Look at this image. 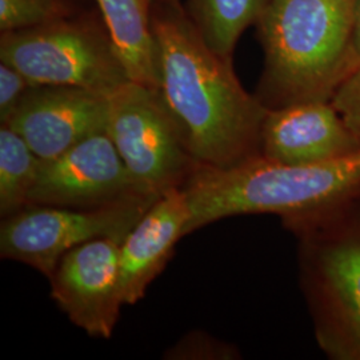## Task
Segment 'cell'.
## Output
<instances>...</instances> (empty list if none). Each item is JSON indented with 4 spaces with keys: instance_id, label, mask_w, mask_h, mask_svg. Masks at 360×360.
Returning a JSON list of instances; mask_svg holds the SVG:
<instances>
[{
    "instance_id": "cell-5",
    "label": "cell",
    "mask_w": 360,
    "mask_h": 360,
    "mask_svg": "<svg viewBox=\"0 0 360 360\" xmlns=\"http://www.w3.org/2000/svg\"><path fill=\"white\" fill-rule=\"evenodd\" d=\"M0 62L34 86H70L110 96L129 82L105 25L65 18L47 26L1 32Z\"/></svg>"
},
{
    "instance_id": "cell-15",
    "label": "cell",
    "mask_w": 360,
    "mask_h": 360,
    "mask_svg": "<svg viewBox=\"0 0 360 360\" xmlns=\"http://www.w3.org/2000/svg\"><path fill=\"white\" fill-rule=\"evenodd\" d=\"M41 159L8 126L0 129V215L7 218L28 206Z\"/></svg>"
},
{
    "instance_id": "cell-17",
    "label": "cell",
    "mask_w": 360,
    "mask_h": 360,
    "mask_svg": "<svg viewBox=\"0 0 360 360\" xmlns=\"http://www.w3.org/2000/svg\"><path fill=\"white\" fill-rule=\"evenodd\" d=\"M166 359L229 360L239 359V349L202 331L184 335L165 354Z\"/></svg>"
},
{
    "instance_id": "cell-2",
    "label": "cell",
    "mask_w": 360,
    "mask_h": 360,
    "mask_svg": "<svg viewBox=\"0 0 360 360\" xmlns=\"http://www.w3.org/2000/svg\"><path fill=\"white\" fill-rule=\"evenodd\" d=\"M257 25L264 51L257 98L267 110L331 101L359 65L355 0H270Z\"/></svg>"
},
{
    "instance_id": "cell-18",
    "label": "cell",
    "mask_w": 360,
    "mask_h": 360,
    "mask_svg": "<svg viewBox=\"0 0 360 360\" xmlns=\"http://www.w3.org/2000/svg\"><path fill=\"white\" fill-rule=\"evenodd\" d=\"M331 103L343 117L348 129L360 139V63L339 84Z\"/></svg>"
},
{
    "instance_id": "cell-1",
    "label": "cell",
    "mask_w": 360,
    "mask_h": 360,
    "mask_svg": "<svg viewBox=\"0 0 360 360\" xmlns=\"http://www.w3.org/2000/svg\"><path fill=\"white\" fill-rule=\"evenodd\" d=\"M159 92L199 166L230 168L262 155L267 108L243 89L231 59L212 51L175 3L153 4Z\"/></svg>"
},
{
    "instance_id": "cell-16",
    "label": "cell",
    "mask_w": 360,
    "mask_h": 360,
    "mask_svg": "<svg viewBox=\"0 0 360 360\" xmlns=\"http://www.w3.org/2000/svg\"><path fill=\"white\" fill-rule=\"evenodd\" d=\"M71 15V6L65 0H0V31L47 26Z\"/></svg>"
},
{
    "instance_id": "cell-21",
    "label": "cell",
    "mask_w": 360,
    "mask_h": 360,
    "mask_svg": "<svg viewBox=\"0 0 360 360\" xmlns=\"http://www.w3.org/2000/svg\"><path fill=\"white\" fill-rule=\"evenodd\" d=\"M175 1H179V0H153V4L154 3H175Z\"/></svg>"
},
{
    "instance_id": "cell-13",
    "label": "cell",
    "mask_w": 360,
    "mask_h": 360,
    "mask_svg": "<svg viewBox=\"0 0 360 360\" xmlns=\"http://www.w3.org/2000/svg\"><path fill=\"white\" fill-rule=\"evenodd\" d=\"M129 82L159 90V49L153 28V0H95Z\"/></svg>"
},
{
    "instance_id": "cell-4",
    "label": "cell",
    "mask_w": 360,
    "mask_h": 360,
    "mask_svg": "<svg viewBox=\"0 0 360 360\" xmlns=\"http://www.w3.org/2000/svg\"><path fill=\"white\" fill-rule=\"evenodd\" d=\"M360 188V151L319 165H287L262 155L230 168L198 166L181 187L190 207L187 235L221 219L312 211Z\"/></svg>"
},
{
    "instance_id": "cell-6",
    "label": "cell",
    "mask_w": 360,
    "mask_h": 360,
    "mask_svg": "<svg viewBox=\"0 0 360 360\" xmlns=\"http://www.w3.org/2000/svg\"><path fill=\"white\" fill-rule=\"evenodd\" d=\"M107 134L150 195L181 188L199 166L159 90L127 82L111 94Z\"/></svg>"
},
{
    "instance_id": "cell-12",
    "label": "cell",
    "mask_w": 360,
    "mask_h": 360,
    "mask_svg": "<svg viewBox=\"0 0 360 360\" xmlns=\"http://www.w3.org/2000/svg\"><path fill=\"white\" fill-rule=\"evenodd\" d=\"M190 207L181 188L160 195L120 243L119 270L124 306H134L166 269L175 245L187 236Z\"/></svg>"
},
{
    "instance_id": "cell-14",
    "label": "cell",
    "mask_w": 360,
    "mask_h": 360,
    "mask_svg": "<svg viewBox=\"0 0 360 360\" xmlns=\"http://www.w3.org/2000/svg\"><path fill=\"white\" fill-rule=\"evenodd\" d=\"M270 0H188L186 13L208 47L226 59L239 38L257 23Z\"/></svg>"
},
{
    "instance_id": "cell-20",
    "label": "cell",
    "mask_w": 360,
    "mask_h": 360,
    "mask_svg": "<svg viewBox=\"0 0 360 360\" xmlns=\"http://www.w3.org/2000/svg\"><path fill=\"white\" fill-rule=\"evenodd\" d=\"M354 51L360 63V0H355V27H354Z\"/></svg>"
},
{
    "instance_id": "cell-19",
    "label": "cell",
    "mask_w": 360,
    "mask_h": 360,
    "mask_svg": "<svg viewBox=\"0 0 360 360\" xmlns=\"http://www.w3.org/2000/svg\"><path fill=\"white\" fill-rule=\"evenodd\" d=\"M34 84L13 65L0 62V122L6 124Z\"/></svg>"
},
{
    "instance_id": "cell-11",
    "label": "cell",
    "mask_w": 360,
    "mask_h": 360,
    "mask_svg": "<svg viewBox=\"0 0 360 360\" xmlns=\"http://www.w3.org/2000/svg\"><path fill=\"white\" fill-rule=\"evenodd\" d=\"M360 151L331 101H311L269 110L260 134L262 156L287 165H319Z\"/></svg>"
},
{
    "instance_id": "cell-7",
    "label": "cell",
    "mask_w": 360,
    "mask_h": 360,
    "mask_svg": "<svg viewBox=\"0 0 360 360\" xmlns=\"http://www.w3.org/2000/svg\"><path fill=\"white\" fill-rule=\"evenodd\" d=\"M155 200L95 210L25 207L1 218L0 257L30 266L50 279L60 259L77 245L98 238L123 240Z\"/></svg>"
},
{
    "instance_id": "cell-8",
    "label": "cell",
    "mask_w": 360,
    "mask_h": 360,
    "mask_svg": "<svg viewBox=\"0 0 360 360\" xmlns=\"http://www.w3.org/2000/svg\"><path fill=\"white\" fill-rule=\"evenodd\" d=\"M129 174L107 131L41 160L28 206L95 210L138 200H155Z\"/></svg>"
},
{
    "instance_id": "cell-10",
    "label": "cell",
    "mask_w": 360,
    "mask_h": 360,
    "mask_svg": "<svg viewBox=\"0 0 360 360\" xmlns=\"http://www.w3.org/2000/svg\"><path fill=\"white\" fill-rule=\"evenodd\" d=\"M108 96L70 86H32L4 126L18 132L41 160L107 131Z\"/></svg>"
},
{
    "instance_id": "cell-9",
    "label": "cell",
    "mask_w": 360,
    "mask_h": 360,
    "mask_svg": "<svg viewBox=\"0 0 360 360\" xmlns=\"http://www.w3.org/2000/svg\"><path fill=\"white\" fill-rule=\"evenodd\" d=\"M122 240L98 238L70 250L51 278L52 300L77 327L92 338L111 339L120 309Z\"/></svg>"
},
{
    "instance_id": "cell-3",
    "label": "cell",
    "mask_w": 360,
    "mask_h": 360,
    "mask_svg": "<svg viewBox=\"0 0 360 360\" xmlns=\"http://www.w3.org/2000/svg\"><path fill=\"white\" fill-rule=\"evenodd\" d=\"M282 224L297 240L318 346L330 359L360 360V188Z\"/></svg>"
}]
</instances>
